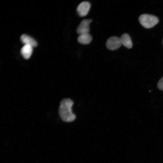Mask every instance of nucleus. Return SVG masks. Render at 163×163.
Listing matches in <instances>:
<instances>
[{
	"label": "nucleus",
	"instance_id": "20e7f679",
	"mask_svg": "<svg viewBox=\"0 0 163 163\" xmlns=\"http://www.w3.org/2000/svg\"><path fill=\"white\" fill-rule=\"evenodd\" d=\"M92 21L91 19H85L83 20L77 29V33L79 35L89 33L90 31L89 25Z\"/></svg>",
	"mask_w": 163,
	"mask_h": 163
},
{
	"label": "nucleus",
	"instance_id": "7ed1b4c3",
	"mask_svg": "<svg viewBox=\"0 0 163 163\" xmlns=\"http://www.w3.org/2000/svg\"><path fill=\"white\" fill-rule=\"evenodd\" d=\"M106 44L107 48L111 50H117L122 45L120 38L117 36L110 37L107 40Z\"/></svg>",
	"mask_w": 163,
	"mask_h": 163
},
{
	"label": "nucleus",
	"instance_id": "f03ea898",
	"mask_svg": "<svg viewBox=\"0 0 163 163\" xmlns=\"http://www.w3.org/2000/svg\"><path fill=\"white\" fill-rule=\"evenodd\" d=\"M139 20L141 25L147 29L153 27L159 22L158 18L156 16L146 14L140 15Z\"/></svg>",
	"mask_w": 163,
	"mask_h": 163
},
{
	"label": "nucleus",
	"instance_id": "0eeeda50",
	"mask_svg": "<svg viewBox=\"0 0 163 163\" xmlns=\"http://www.w3.org/2000/svg\"><path fill=\"white\" fill-rule=\"evenodd\" d=\"M120 40L122 45L128 49L131 48L133 43L129 35L126 33L123 34L121 36Z\"/></svg>",
	"mask_w": 163,
	"mask_h": 163
},
{
	"label": "nucleus",
	"instance_id": "9b49d317",
	"mask_svg": "<svg viewBox=\"0 0 163 163\" xmlns=\"http://www.w3.org/2000/svg\"></svg>",
	"mask_w": 163,
	"mask_h": 163
},
{
	"label": "nucleus",
	"instance_id": "f257e3e1",
	"mask_svg": "<svg viewBox=\"0 0 163 163\" xmlns=\"http://www.w3.org/2000/svg\"><path fill=\"white\" fill-rule=\"evenodd\" d=\"M73 104V101L69 98H64L61 101L59 112L60 118L64 122H70L75 120L76 116L72 109Z\"/></svg>",
	"mask_w": 163,
	"mask_h": 163
},
{
	"label": "nucleus",
	"instance_id": "39448f33",
	"mask_svg": "<svg viewBox=\"0 0 163 163\" xmlns=\"http://www.w3.org/2000/svg\"><path fill=\"white\" fill-rule=\"evenodd\" d=\"M91 7V4L88 2L84 1L81 2L77 7V11L78 14L82 17L85 16L88 13Z\"/></svg>",
	"mask_w": 163,
	"mask_h": 163
},
{
	"label": "nucleus",
	"instance_id": "9d476101",
	"mask_svg": "<svg viewBox=\"0 0 163 163\" xmlns=\"http://www.w3.org/2000/svg\"><path fill=\"white\" fill-rule=\"evenodd\" d=\"M157 87L159 89L163 91V77L158 81Z\"/></svg>",
	"mask_w": 163,
	"mask_h": 163
},
{
	"label": "nucleus",
	"instance_id": "6e6552de",
	"mask_svg": "<svg viewBox=\"0 0 163 163\" xmlns=\"http://www.w3.org/2000/svg\"><path fill=\"white\" fill-rule=\"evenodd\" d=\"M33 47L30 46L24 45L22 48L21 52L23 57L26 59H29L32 55Z\"/></svg>",
	"mask_w": 163,
	"mask_h": 163
},
{
	"label": "nucleus",
	"instance_id": "1a4fd4ad",
	"mask_svg": "<svg viewBox=\"0 0 163 163\" xmlns=\"http://www.w3.org/2000/svg\"><path fill=\"white\" fill-rule=\"evenodd\" d=\"M77 40L78 42L82 44H88L90 43L92 40V37L89 33L79 35Z\"/></svg>",
	"mask_w": 163,
	"mask_h": 163
},
{
	"label": "nucleus",
	"instance_id": "423d86ee",
	"mask_svg": "<svg viewBox=\"0 0 163 163\" xmlns=\"http://www.w3.org/2000/svg\"><path fill=\"white\" fill-rule=\"evenodd\" d=\"M20 38L21 42L24 45H29L33 47L36 46L37 45V43L36 40L27 35H22Z\"/></svg>",
	"mask_w": 163,
	"mask_h": 163
}]
</instances>
